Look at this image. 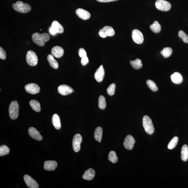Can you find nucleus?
I'll list each match as a JSON object with an SVG mask.
<instances>
[{"label":"nucleus","instance_id":"obj_37","mask_svg":"<svg viewBox=\"0 0 188 188\" xmlns=\"http://www.w3.org/2000/svg\"><path fill=\"white\" fill-rule=\"evenodd\" d=\"M6 54L5 50L1 47H0V58L2 60L6 59Z\"/></svg>","mask_w":188,"mask_h":188},{"label":"nucleus","instance_id":"obj_7","mask_svg":"<svg viewBox=\"0 0 188 188\" xmlns=\"http://www.w3.org/2000/svg\"><path fill=\"white\" fill-rule=\"evenodd\" d=\"M115 31L112 27L109 26H106L99 31V36L103 38L107 37H111L114 35Z\"/></svg>","mask_w":188,"mask_h":188},{"label":"nucleus","instance_id":"obj_2","mask_svg":"<svg viewBox=\"0 0 188 188\" xmlns=\"http://www.w3.org/2000/svg\"><path fill=\"white\" fill-rule=\"evenodd\" d=\"M12 7L16 11L22 13H28L31 10L30 5L20 1H17L15 3H14Z\"/></svg>","mask_w":188,"mask_h":188},{"label":"nucleus","instance_id":"obj_17","mask_svg":"<svg viewBox=\"0 0 188 188\" xmlns=\"http://www.w3.org/2000/svg\"><path fill=\"white\" fill-rule=\"evenodd\" d=\"M51 53L53 56L57 58H60L64 55V50L62 47L55 46L52 49Z\"/></svg>","mask_w":188,"mask_h":188},{"label":"nucleus","instance_id":"obj_36","mask_svg":"<svg viewBox=\"0 0 188 188\" xmlns=\"http://www.w3.org/2000/svg\"><path fill=\"white\" fill-rule=\"evenodd\" d=\"M116 85L114 83L111 84L107 88V93L109 95H114L115 89Z\"/></svg>","mask_w":188,"mask_h":188},{"label":"nucleus","instance_id":"obj_11","mask_svg":"<svg viewBox=\"0 0 188 188\" xmlns=\"http://www.w3.org/2000/svg\"><path fill=\"white\" fill-rule=\"evenodd\" d=\"M135 142V140L133 137L131 135H128L126 136L124 139V146L125 149L131 150L133 149Z\"/></svg>","mask_w":188,"mask_h":188},{"label":"nucleus","instance_id":"obj_27","mask_svg":"<svg viewBox=\"0 0 188 188\" xmlns=\"http://www.w3.org/2000/svg\"><path fill=\"white\" fill-rule=\"evenodd\" d=\"M130 64L134 69L138 70L142 67V61L140 59H137L134 61H130Z\"/></svg>","mask_w":188,"mask_h":188},{"label":"nucleus","instance_id":"obj_12","mask_svg":"<svg viewBox=\"0 0 188 188\" xmlns=\"http://www.w3.org/2000/svg\"><path fill=\"white\" fill-rule=\"evenodd\" d=\"M24 179L26 185L29 188H39L37 182L30 176L26 175L24 176Z\"/></svg>","mask_w":188,"mask_h":188},{"label":"nucleus","instance_id":"obj_29","mask_svg":"<svg viewBox=\"0 0 188 188\" xmlns=\"http://www.w3.org/2000/svg\"><path fill=\"white\" fill-rule=\"evenodd\" d=\"M172 52V50L171 48L167 47L163 49L161 52V53L165 58H167L171 55Z\"/></svg>","mask_w":188,"mask_h":188},{"label":"nucleus","instance_id":"obj_10","mask_svg":"<svg viewBox=\"0 0 188 188\" xmlns=\"http://www.w3.org/2000/svg\"><path fill=\"white\" fill-rule=\"evenodd\" d=\"M25 89L28 93L34 95L39 93L40 91V88L38 85L35 83H30L26 85Z\"/></svg>","mask_w":188,"mask_h":188},{"label":"nucleus","instance_id":"obj_13","mask_svg":"<svg viewBox=\"0 0 188 188\" xmlns=\"http://www.w3.org/2000/svg\"><path fill=\"white\" fill-rule=\"evenodd\" d=\"M59 93L62 95H66L72 93L73 88L67 85L63 84L60 85L57 88Z\"/></svg>","mask_w":188,"mask_h":188},{"label":"nucleus","instance_id":"obj_5","mask_svg":"<svg viewBox=\"0 0 188 188\" xmlns=\"http://www.w3.org/2000/svg\"><path fill=\"white\" fill-rule=\"evenodd\" d=\"M26 61L29 65L34 66L38 64V58L35 53L32 50H29L26 54Z\"/></svg>","mask_w":188,"mask_h":188},{"label":"nucleus","instance_id":"obj_40","mask_svg":"<svg viewBox=\"0 0 188 188\" xmlns=\"http://www.w3.org/2000/svg\"><path fill=\"white\" fill-rule=\"evenodd\" d=\"M118 1V0H97V1L102 3H107Z\"/></svg>","mask_w":188,"mask_h":188},{"label":"nucleus","instance_id":"obj_39","mask_svg":"<svg viewBox=\"0 0 188 188\" xmlns=\"http://www.w3.org/2000/svg\"><path fill=\"white\" fill-rule=\"evenodd\" d=\"M88 57H87V56L82 58L81 63L83 66H84L86 65V64L88 63Z\"/></svg>","mask_w":188,"mask_h":188},{"label":"nucleus","instance_id":"obj_16","mask_svg":"<svg viewBox=\"0 0 188 188\" xmlns=\"http://www.w3.org/2000/svg\"><path fill=\"white\" fill-rule=\"evenodd\" d=\"M105 72L102 65H101L97 69L95 74V78L96 81L98 82H101L103 79Z\"/></svg>","mask_w":188,"mask_h":188},{"label":"nucleus","instance_id":"obj_22","mask_svg":"<svg viewBox=\"0 0 188 188\" xmlns=\"http://www.w3.org/2000/svg\"><path fill=\"white\" fill-rule=\"evenodd\" d=\"M52 122L56 129L59 130L61 127L60 117L58 115L55 114L52 116Z\"/></svg>","mask_w":188,"mask_h":188},{"label":"nucleus","instance_id":"obj_8","mask_svg":"<svg viewBox=\"0 0 188 188\" xmlns=\"http://www.w3.org/2000/svg\"><path fill=\"white\" fill-rule=\"evenodd\" d=\"M82 138L81 135L77 134L73 138V149L75 152H77L81 149V144Z\"/></svg>","mask_w":188,"mask_h":188},{"label":"nucleus","instance_id":"obj_20","mask_svg":"<svg viewBox=\"0 0 188 188\" xmlns=\"http://www.w3.org/2000/svg\"><path fill=\"white\" fill-rule=\"evenodd\" d=\"M171 79L174 83L179 84L182 83V75L178 72H175L171 76Z\"/></svg>","mask_w":188,"mask_h":188},{"label":"nucleus","instance_id":"obj_23","mask_svg":"<svg viewBox=\"0 0 188 188\" xmlns=\"http://www.w3.org/2000/svg\"><path fill=\"white\" fill-rule=\"evenodd\" d=\"M181 159L184 161H186L188 159V147L186 144L182 146L181 149Z\"/></svg>","mask_w":188,"mask_h":188},{"label":"nucleus","instance_id":"obj_34","mask_svg":"<svg viewBox=\"0 0 188 188\" xmlns=\"http://www.w3.org/2000/svg\"><path fill=\"white\" fill-rule=\"evenodd\" d=\"M10 149L8 146L3 145L0 147V156H3L8 154Z\"/></svg>","mask_w":188,"mask_h":188},{"label":"nucleus","instance_id":"obj_30","mask_svg":"<svg viewBox=\"0 0 188 188\" xmlns=\"http://www.w3.org/2000/svg\"><path fill=\"white\" fill-rule=\"evenodd\" d=\"M108 158L110 161L114 163H116L118 160L116 153L114 151H111L109 152Z\"/></svg>","mask_w":188,"mask_h":188},{"label":"nucleus","instance_id":"obj_35","mask_svg":"<svg viewBox=\"0 0 188 188\" xmlns=\"http://www.w3.org/2000/svg\"><path fill=\"white\" fill-rule=\"evenodd\" d=\"M178 36L186 43H188V36L184 31L180 30L178 32Z\"/></svg>","mask_w":188,"mask_h":188},{"label":"nucleus","instance_id":"obj_41","mask_svg":"<svg viewBox=\"0 0 188 188\" xmlns=\"http://www.w3.org/2000/svg\"><path fill=\"white\" fill-rule=\"evenodd\" d=\"M49 31L50 33L52 35H55L57 33L55 30H54L51 27L50 28Z\"/></svg>","mask_w":188,"mask_h":188},{"label":"nucleus","instance_id":"obj_4","mask_svg":"<svg viewBox=\"0 0 188 188\" xmlns=\"http://www.w3.org/2000/svg\"><path fill=\"white\" fill-rule=\"evenodd\" d=\"M9 113L10 118L13 120L16 119L18 117L19 113V105L17 101L11 102L9 108Z\"/></svg>","mask_w":188,"mask_h":188},{"label":"nucleus","instance_id":"obj_28","mask_svg":"<svg viewBox=\"0 0 188 188\" xmlns=\"http://www.w3.org/2000/svg\"><path fill=\"white\" fill-rule=\"evenodd\" d=\"M150 28L153 32L158 33L161 30V26L158 21H156L153 24L150 26Z\"/></svg>","mask_w":188,"mask_h":188},{"label":"nucleus","instance_id":"obj_3","mask_svg":"<svg viewBox=\"0 0 188 188\" xmlns=\"http://www.w3.org/2000/svg\"><path fill=\"white\" fill-rule=\"evenodd\" d=\"M142 124L146 133L152 135L154 133V128L152 121L149 116L145 115L143 118Z\"/></svg>","mask_w":188,"mask_h":188},{"label":"nucleus","instance_id":"obj_14","mask_svg":"<svg viewBox=\"0 0 188 188\" xmlns=\"http://www.w3.org/2000/svg\"><path fill=\"white\" fill-rule=\"evenodd\" d=\"M29 134L32 138L38 141L42 140L43 137L39 131L34 127H30L28 130Z\"/></svg>","mask_w":188,"mask_h":188},{"label":"nucleus","instance_id":"obj_15","mask_svg":"<svg viewBox=\"0 0 188 188\" xmlns=\"http://www.w3.org/2000/svg\"><path fill=\"white\" fill-rule=\"evenodd\" d=\"M76 15L83 20H88L91 17L89 12L82 8H78L76 11Z\"/></svg>","mask_w":188,"mask_h":188},{"label":"nucleus","instance_id":"obj_1","mask_svg":"<svg viewBox=\"0 0 188 188\" xmlns=\"http://www.w3.org/2000/svg\"><path fill=\"white\" fill-rule=\"evenodd\" d=\"M32 39L33 41L38 46H44L46 42L49 41L50 36L48 33H44L41 34L36 32L32 35Z\"/></svg>","mask_w":188,"mask_h":188},{"label":"nucleus","instance_id":"obj_24","mask_svg":"<svg viewBox=\"0 0 188 188\" xmlns=\"http://www.w3.org/2000/svg\"><path fill=\"white\" fill-rule=\"evenodd\" d=\"M47 59L52 68L55 69L58 68L59 64L57 61L54 58L53 56L52 55H49L47 57Z\"/></svg>","mask_w":188,"mask_h":188},{"label":"nucleus","instance_id":"obj_38","mask_svg":"<svg viewBox=\"0 0 188 188\" xmlns=\"http://www.w3.org/2000/svg\"><path fill=\"white\" fill-rule=\"evenodd\" d=\"M78 55H79V56L81 58L87 56L86 52L84 49L83 48L79 49V50H78Z\"/></svg>","mask_w":188,"mask_h":188},{"label":"nucleus","instance_id":"obj_33","mask_svg":"<svg viewBox=\"0 0 188 188\" xmlns=\"http://www.w3.org/2000/svg\"><path fill=\"white\" fill-rule=\"evenodd\" d=\"M178 142V138L177 137H175L172 138L168 145V148L169 149H172L176 147Z\"/></svg>","mask_w":188,"mask_h":188},{"label":"nucleus","instance_id":"obj_6","mask_svg":"<svg viewBox=\"0 0 188 188\" xmlns=\"http://www.w3.org/2000/svg\"><path fill=\"white\" fill-rule=\"evenodd\" d=\"M156 8L162 11H167L169 10L171 5L168 1L165 0H157L155 3Z\"/></svg>","mask_w":188,"mask_h":188},{"label":"nucleus","instance_id":"obj_31","mask_svg":"<svg viewBox=\"0 0 188 188\" xmlns=\"http://www.w3.org/2000/svg\"><path fill=\"white\" fill-rule=\"evenodd\" d=\"M98 106L99 108L101 109H105L106 103L105 97L104 96L101 95L99 97Z\"/></svg>","mask_w":188,"mask_h":188},{"label":"nucleus","instance_id":"obj_25","mask_svg":"<svg viewBox=\"0 0 188 188\" xmlns=\"http://www.w3.org/2000/svg\"><path fill=\"white\" fill-rule=\"evenodd\" d=\"M32 109L36 112H39L41 111V105L39 102L35 100H31L29 102Z\"/></svg>","mask_w":188,"mask_h":188},{"label":"nucleus","instance_id":"obj_21","mask_svg":"<svg viewBox=\"0 0 188 188\" xmlns=\"http://www.w3.org/2000/svg\"><path fill=\"white\" fill-rule=\"evenodd\" d=\"M51 27L55 30L56 32L62 34L64 32V28L63 26L57 21H54L52 23Z\"/></svg>","mask_w":188,"mask_h":188},{"label":"nucleus","instance_id":"obj_9","mask_svg":"<svg viewBox=\"0 0 188 188\" xmlns=\"http://www.w3.org/2000/svg\"><path fill=\"white\" fill-rule=\"evenodd\" d=\"M132 37L133 41L138 44H141L144 41V36L138 30L135 29L132 31Z\"/></svg>","mask_w":188,"mask_h":188},{"label":"nucleus","instance_id":"obj_26","mask_svg":"<svg viewBox=\"0 0 188 188\" xmlns=\"http://www.w3.org/2000/svg\"><path fill=\"white\" fill-rule=\"evenodd\" d=\"M103 130L101 127H98L95 129L94 133V137L96 140L99 142L102 139Z\"/></svg>","mask_w":188,"mask_h":188},{"label":"nucleus","instance_id":"obj_32","mask_svg":"<svg viewBox=\"0 0 188 188\" xmlns=\"http://www.w3.org/2000/svg\"><path fill=\"white\" fill-rule=\"evenodd\" d=\"M146 83L150 89L153 92L157 91L158 90V87L154 82L151 80H148L146 82Z\"/></svg>","mask_w":188,"mask_h":188},{"label":"nucleus","instance_id":"obj_18","mask_svg":"<svg viewBox=\"0 0 188 188\" xmlns=\"http://www.w3.org/2000/svg\"><path fill=\"white\" fill-rule=\"evenodd\" d=\"M57 166V164L55 161H47L44 163V169L47 171H53L55 169Z\"/></svg>","mask_w":188,"mask_h":188},{"label":"nucleus","instance_id":"obj_19","mask_svg":"<svg viewBox=\"0 0 188 188\" xmlns=\"http://www.w3.org/2000/svg\"><path fill=\"white\" fill-rule=\"evenodd\" d=\"M95 175V170L90 168L85 172L83 175V178L86 180H91L94 178Z\"/></svg>","mask_w":188,"mask_h":188}]
</instances>
